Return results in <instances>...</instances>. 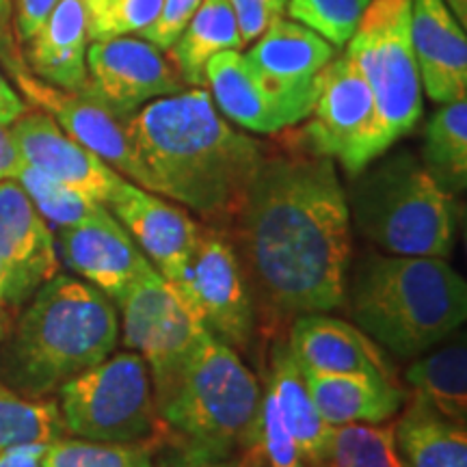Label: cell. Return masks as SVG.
Masks as SVG:
<instances>
[{
    "label": "cell",
    "mask_w": 467,
    "mask_h": 467,
    "mask_svg": "<svg viewBox=\"0 0 467 467\" xmlns=\"http://www.w3.org/2000/svg\"><path fill=\"white\" fill-rule=\"evenodd\" d=\"M148 191L182 203L213 227L232 225L262 159V145L225 121L203 87L151 100L128 117Z\"/></svg>",
    "instance_id": "obj_2"
},
{
    "label": "cell",
    "mask_w": 467,
    "mask_h": 467,
    "mask_svg": "<svg viewBox=\"0 0 467 467\" xmlns=\"http://www.w3.org/2000/svg\"><path fill=\"white\" fill-rule=\"evenodd\" d=\"M443 3H446V7L451 9V14L457 17L459 25L465 28V22H467V0H443Z\"/></svg>",
    "instance_id": "obj_41"
},
{
    "label": "cell",
    "mask_w": 467,
    "mask_h": 467,
    "mask_svg": "<svg viewBox=\"0 0 467 467\" xmlns=\"http://www.w3.org/2000/svg\"><path fill=\"white\" fill-rule=\"evenodd\" d=\"M89 39L139 35L159 16L162 0H83Z\"/></svg>",
    "instance_id": "obj_33"
},
{
    "label": "cell",
    "mask_w": 467,
    "mask_h": 467,
    "mask_svg": "<svg viewBox=\"0 0 467 467\" xmlns=\"http://www.w3.org/2000/svg\"><path fill=\"white\" fill-rule=\"evenodd\" d=\"M58 247L63 262L76 275L96 285L113 303L119 301L145 268L151 266L148 255L109 208L85 223L61 227Z\"/></svg>",
    "instance_id": "obj_17"
},
{
    "label": "cell",
    "mask_w": 467,
    "mask_h": 467,
    "mask_svg": "<svg viewBox=\"0 0 467 467\" xmlns=\"http://www.w3.org/2000/svg\"><path fill=\"white\" fill-rule=\"evenodd\" d=\"M46 446L42 443H26L14 446L0 452V467H42Z\"/></svg>",
    "instance_id": "obj_39"
},
{
    "label": "cell",
    "mask_w": 467,
    "mask_h": 467,
    "mask_svg": "<svg viewBox=\"0 0 467 467\" xmlns=\"http://www.w3.org/2000/svg\"><path fill=\"white\" fill-rule=\"evenodd\" d=\"M405 381L411 392L457 424L467 420V348L459 337L407 368Z\"/></svg>",
    "instance_id": "obj_26"
},
{
    "label": "cell",
    "mask_w": 467,
    "mask_h": 467,
    "mask_svg": "<svg viewBox=\"0 0 467 467\" xmlns=\"http://www.w3.org/2000/svg\"><path fill=\"white\" fill-rule=\"evenodd\" d=\"M288 348L306 372L366 375L396 383V372L381 347L342 318L303 314L292 323Z\"/></svg>",
    "instance_id": "obj_18"
},
{
    "label": "cell",
    "mask_w": 467,
    "mask_h": 467,
    "mask_svg": "<svg viewBox=\"0 0 467 467\" xmlns=\"http://www.w3.org/2000/svg\"><path fill=\"white\" fill-rule=\"evenodd\" d=\"M26 113V104L17 96V91L7 83L3 74H0V124L11 126L17 117Z\"/></svg>",
    "instance_id": "obj_40"
},
{
    "label": "cell",
    "mask_w": 467,
    "mask_h": 467,
    "mask_svg": "<svg viewBox=\"0 0 467 467\" xmlns=\"http://www.w3.org/2000/svg\"><path fill=\"white\" fill-rule=\"evenodd\" d=\"M320 467H405L396 451L394 424L336 426Z\"/></svg>",
    "instance_id": "obj_30"
},
{
    "label": "cell",
    "mask_w": 467,
    "mask_h": 467,
    "mask_svg": "<svg viewBox=\"0 0 467 467\" xmlns=\"http://www.w3.org/2000/svg\"><path fill=\"white\" fill-rule=\"evenodd\" d=\"M411 46L422 89L431 100L446 104L467 96L465 28L443 0H411Z\"/></svg>",
    "instance_id": "obj_19"
},
{
    "label": "cell",
    "mask_w": 467,
    "mask_h": 467,
    "mask_svg": "<svg viewBox=\"0 0 467 467\" xmlns=\"http://www.w3.org/2000/svg\"><path fill=\"white\" fill-rule=\"evenodd\" d=\"M350 317L400 359L426 353L467 317V285L441 258L368 254L347 279Z\"/></svg>",
    "instance_id": "obj_3"
},
{
    "label": "cell",
    "mask_w": 467,
    "mask_h": 467,
    "mask_svg": "<svg viewBox=\"0 0 467 467\" xmlns=\"http://www.w3.org/2000/svg\"><path fill=\"white\" fill-rule=\"evenodd\" d=\"M251 443L260 448L268 467H306L299 448L292 440L288 426L282 420V413H279L275 399L268 392V388L260 399L258 422H255Z\"/></svg>",
    "instance_id": "obj_34"
},
{
    "label": "cell",
    "mask_w": 467,
    "mask_h": 467,
    "mask_svg": "<svg viewBox=\"0 0 467 467\" xmlns=\"http://www.w3.org/2000/svg\"><path fill=\"white\" fill-rule=\"evenodd\" d=\"M411 0H372L344 46L375 96L381 156L418 126L422 80L411 46Z\"/></svg>",
    "instance_id": "obj_7"
},
{
    "label": "cell",
    "mask_w": 467,
    "mask_h": 467,
    "mask_svg": "<svg viewBox=\"0 0 467 467\" xmlns=\"http://www.w3.org/2000/svg\"><path fill=\"white\" fill-rule=\"evenodd\" d=\"M370 3L372 0H290L285 14L340 50L358 31Z\"/></svg>",
    "instance_id": "obj_32"
},
{
    "label": "cell",
    "mask_w": 467,
    "mask_h": 467,
    "mask_svg": "<svg viewBox=\"0 0 467 467\" xmlns=\"http://www.w3.org/2000/svg\"><path fill=\"white\" fill-rule=\"evenodd\" d=\"M405 411L394 424L396 451L405 467H467L465 424H457L437 409L409 394Z\"/></svg>",
    "instance_id": "obj_24"
},
{
    "label": "cell",
    "mask_w": 467,
    "mask_h": 467,
    "mask_svg": "<svg viewBox=\"0 0 467 467\" xmlns=\"http://www.w3.org/2000/svg\"><path fill=\"white\" fill-rule=\"evenodd\" d=\"M197 467H243V463L241 461H234V459H223V461H214V463L197 465Z\"/></svg>",
    "instance_id": "obj_42"
},
{
    "label": "cell",
    "mask_w": 467,
    "mask_h": 467,
    "mask_svg": "<svg viewBox=\"0 0 467 467\" xmlns=\"http://www.w3.org/2000/svg\"><path fill=\"white\" fill-rule=\"evenodd\" d=\"M206 85L219 113L244 130L275 134L299 124L295 113L266 89L241 50H225L210 58Z\"/></svg>",
    "instance_id": "obj_20"
},
{
    "label": "cell",
    "mask_w": 467,
    "mask_h": 467,
    "mask_svg": "<svg viewBox=\"0 0 467 467\" xmlns=\"http://www.w3.org/2000/svg\"><path fill=\"white\" fill-rule=\"evenodd\" d=\"M0 266L11 306L31 299L58 273L55 234L17 180L0 182Z\"/></svg>",
    "instance_id": "obj_15"
},
{
    "label": "cell",
    "mask_w": 467,
    "mask_h": 467,
    "mask_svg": "<svg viewBox=\"0 0 467 467\" xmlns=\"http://www.w3.org/2000/svg\"><path fill=\"white\" fill-rule=\"evenodd\" d=\"M186 290L210 334L230 348L249 347L255 329L254 301L238 251L223 230L200 227Z\"/></svg>",
    "instance_id": "obj_12"
},
{
    "label": "cell",
    "mask_w": 467,
    "mask_h": 467,
    "mask_svg": "<svg viewBox=\"0 0 467 467\" xmlns=\"http://www.w3.org/2000/svg\"><path fill=\"white\" fill-rule=\"evenodd\" d=\"M117 306L124 318V344L148 364L159 407L210 331L189 292L162 277L154 266L145 268Z\"/></svg>",
    "instance_id": "obj_9"
},
{
    "label": "cell",
    "mask_w": 467,
    "mask_h": 467,
    "mask_svg": "<svg viewBox=\"0 0 467 467\" xmlns=\"http://www.w3.org/2000/svg\"><path fill=\"white\" fill-rule=\"evenodd\" d=\"M89 28L83 0H61L46 25L25 42L31 72L57 89L83 91L87 87Z\"/></svg>",
    "instance_id": "obj_21"
},
{
    "label": "cell",
    "mask_w": 467,
    "mask_h": 467,
    "mask_svg": "<svg viewBox=\"0 0 467 467\" xmlns=\"http://www.w3.org/2000/svg\"><path fill=\"white\" fill-rule=\"evenodd\" d=\"M17 184L25 189L28 200L37 208V213L48 221V223L61 227H72L78 223H85L93 217L107 210V206L96 200L76 192L69 186L57 182V180L48 178V175L37 171V169L28 167L25 162L20 175H17Z\"/></svg>",
    "instance_id": "obj_31"
},
{
    "label": "cell",
    "mask_w": 467,
    "mask_h": 467,
    "mask_svg": "<svg viewBox=\"0 0 467 467\" xmlns=\"http://www.w3.org/2000/svg\"><path fill=\"white\" fill-rule=\"evenodd\" d=\"M107 208L126 227L151 265H156V271L186 290L202 225L182 206L169 203L156 192L128 180L110 197Z\"/></svg>",
    "instance_id": "obj_13"
},
{
    "label": "cell",
    "mask_w": 467,
    "mask_h": 467,
    "mask_svg": "<svg viewBox=\"0 0 467 467\" xmlns=\"http://www.w3.org/2000/svg\"><path fill=\"white\" fill-rule=\"evenodd\" d=\"M299 137L303 148L337 161L350 178L381 159L375 96L350 57L336 55L318 74L314 107Z\"/></svg>",
    "instance_id": "obj_10"
},
{
    "label": "cell",
    "mask_w": 467,
    "mask_h": 467,
    "mask_svg": "<svg viewBox=\"0 0 467 467\" xmlns=\"http://www.w3.org/2000/svg\"><path fill=\"white\" fill-rule=\"evenodd\" d=\"M243 46L230 0H203L180 37L167 50V57L182 76L186 87H206L210 58L225 50H241Z\"/></svg>",
    "instance_id": "obj_25"
},
{
    "label": "cell",
    "mask_w": 467,
    "mask_h": 467,
    "mask_svg": "<svg viewBox=\"0 0 467 467\" xmlns=\"http://www.w3.org/2000/svg\"><path fill=\"white\" fill-rule=\"evenodd\" d=\"M61 0H11V16L17 42L25 44L46 25Z\"/></svg>",
    "instance_id": "obj_37"
},
{
    "label": "cell",
    "mask_w": 467,
    "mask_h": 467,
    "mask_svg": "<svg viewBox=\"0 0 467 467\" xmlns=\"http://www.w3.org/2000/svg\"><path fill=\"white\" fill-rule=\"evenodd\" d=\"M67 435L91 441L156 440L162 420L145 359L134 350L109 355L58 388Z\"/></svg>",
    "instance_id": "obj_8"
},
{
    "label": "cell",
    "mask_w": 467,
    "mask_h": 467,
    "mask_svg": "<svg viewBox=\"0 0 467 467\" xmlns=\"http://www.w3.org/2000/svg\"><path fill=\"white\" fill-rule=\"evenodd\" d=\"M25 167L20 150L11 132V126L0 124V182L3 180H16Z\"/></svg>",
    "instance_id": "obj_38"
},
{
    "label": "cell",
    "mask_w": 467,
    "mask_h": 467,
    "mask_svg": "<svg viewBox=\"0 0 467 467\" xmlns=\"http://www.w3.org/2000/svg\"><path fill=\"white\" fill-rule=\"evenodd\" d=\"M268 392L275 399L282 420L288 426L292 440L299 448L306 467H320L329 451V426L314 407L303 370L292 358L288 344L277 342L271 348V368H268Z\"/></svg>",
    "instance_id": "obj_23"
},
{
    "label": "cell",
    "mask_w": 467,
    "mask_h": 467,
    "mask_svg": "<svg viewBox=\"0 0 467 467\" xmlns=\"http://www.w3.org/2000/svg\"><path fill=\"white\" fill-rule=\"evenodd\" d=\"M260 383L236 350L208 334L178 383L159 402L162 429L178 440L189 467L230 459L254 440Z\"/></svg>",
    "instance_id": "obj_5"
},
{
    "label": "cell",
    "mask_w": 467,
    "mask_h": 467,
    "mask_svg": "<svg viewBox=\"0 0 467 467\" xmlns=\"http://www.w3.org/2000/svg\"><path fill=\"white\" fill-rule=\"evenodd\" d=\"M350 223L389 255L446 260L452 254L454 202L409 151L372 161L353 175Z\"/></svg>",
    "instance_id": "obj_6"
},
{
    "label": "cell",
    "mask_w": 467,
    "mask_h": 467,
    "mask_svg": "<svg viewBox=\"0 0 467 467\" xmlns=\"http://www.w3.org/2000/svg\"><path fill=\"white\" fill-rule=\"evenodd\" d=\"M236 14L238 31L247 46L260 37L268 26L285 17L290 0H230Z\"/></svg>",
    "instance_id": "obj_36"
},
{
    "label": "cell",
    "mask_w": 467,
    "mask_h": 467,
    "mask_svg": "<svg viewBox=\"0 0 467 467\" xmlns=\"http://www.w3.org/2000/svg\"><path fill=\"white\" fill-rule=\"evenodd\" d=\"M151 441H91L66 435L46 446L42 467H161Z\"/></svg>",
    "instance_id": "obj_29"
},
{
    "label": "cell",
    "mask_w": 467,
    "mask_h": 467,
    "mask_svg": "<svg viewBox=\"0 0 467 467\" xmlns=\"http://www.w3.org/2000/svg\"><path fill=\"white\" fill-rule=\"evenodd\" d=\"M314 407L329 426L383 424L400 411L409 399L399 383L366 375H317L306 372Z\"/></svg>",
    "instance_id": "obj_22"
},
{
    "label": "cell",
    "mask_w": 467,
    "mask_h": 467,
    "mask_svg": "<svg viewBox=\"0 0 467 467\" xmlns=\"http://www.w3.org/2000/svg\"><path fill=\"white\" fill-rule=\"evenodd\" d=\"M422 165L443 191L457 195L467 184V102L437 109L424 130Z\"/></svg>",
    "instance_id": "obj_27"
},
{
    "label": "cell",
    "mask_w": 467,
    "mask_h": 467,
    "mask_svg": "<svg viewBox=\"0 0 467 467\" xmlns=\"http://www.w3.org/2000/svg\"><path fill=\"white\" fill-rule=\"evenodd\" d=\"M203 0H162L156 20L139 35L148 39L150 44H154L156 48L167 52L175 39L180 37V33L184 31V26L189 25L191 17L195 16V11L200 9Z\"/></svg>",
    "instance_id": "obj_35"
},
{
    "label": "cell",
    "mask_w": 467,
    "mask_h": 467,
    "mask_svg": "<svg viewBox=\"0 0 467 467\" xmlns=\"http://www.w3.org/2000/svg\"><path fill=\"white\" fill-rule=\"evenodd\" d=\"M11 132L28 167L76 192H83L89 200L107 206L117 189L124 184V175L117 173L85 145L74 141L44 110H26L11 124Z\"/></svg>",
    "instance_id": "obj_16"
},
{
    "label": "cell",
    "mask_w": 467,
    "mask_h": 467,
    "mask_svg": "<svg viewBox=\"0 0 467 467\" xmlns=\"http://www.w3.org/2000/svg\"><path fill=\"white\" fill-rule=\"evenodd\" d=\"M234 225L243 271L266 307L303 317L342 306L353 238L336 161L301 143L265 154Z\"/></svg>",
    "instance_id": "obj_1"
},
{
    "label": "cell",
    "mask_w": 467,
    "mask_h": 467,
    "mask_svg": "<svg viewBox=\"0 0 467 467\" xmlns=\"http://www.w3.org/2000/svg\"><path fill=\"white\" fill-rule=\"evenodd\" d=\"M336 48L299 22L282 17L255 39L247 52L255 74L296 119L306 121L317 98V80Z\"/></svg>",
    "instance_id": "obj_14"
},
{
    "label": "cell",
    "mask_w": 467,
    "mask_h": 467,
    "mask_svg": "<svg viewBox=\"0 0 467 467\" xmlns=\"http://www.w3.org/2000/svg\"><path fill=\"white\" fill-rule=\"evenodd\" d=\"M5 303V271L3 266H0V306Z\"/></svg>",
    "instance_id": "obj_43"
},
{
    "label": "cell",
    "mask_w": 467,
    "mask_h": 467,
    "mask_svg": "<svg viewBox=\"0 0 467 467\" xmlns=\"http://www.w3.org/2000/svg\"><path fill=\"white\" fill-rule=\"evenodd\" d=\"M115 303L96 285L57 273L31 296L7 348V375L39 399L113 355Z\"/></svg>",
    "instance_id": "obj_4"
},
{
    "label": "cell",
    "mask_w": 467,
    "mask_h": 467,
    "mask_svg": "<svg viewBox=\"0 0 467 467\" xmlns=\"http://www.w3.org/2000/svg\"><path fill=\"white\" fill-rule=\"evenodd\" d=\"M57 402L20 396L0 383V452L26 443H48L66 437Z\"/></svg>",
    "instance_id": "obj_28"
},
{
    "label": "cell",
    "mask_w": 467,
    "mask_h": 467,
    "mask_svg": "<svg viewBox=\"0 0 467 467\" xmlns=\"http://www.w3.org/2000/svg\"><path fill=\"white\" fill-rule=\"evenodd\" d=\"M186 89V83L167 52L143 37H110L87 48V87L83 91L100 100L115 115L132 117L159 98Z\"/></svg>",
    "instance_id": "obj_11"
}]
</instances>
